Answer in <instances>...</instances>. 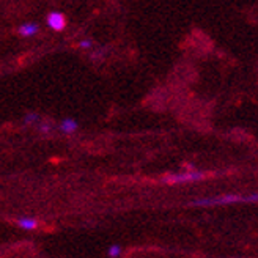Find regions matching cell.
Returning <instances> with one entry per match:
<instances>
[{"mask_svg": "<svg viewBox=\"0 0 258 258\" xmlns=\"http://www.w3.org/2000/svg\"><path fill=\"white\" fill-rule=\"evenodd\" d=\"M205 178L203 172H184V173H173L167 175L164 181L167 184H183V183H192V181H200Z\"/></svg>", "mask_w": 258, "mask_h": 258, "instance_id": "2", "label": "cell"}, {"mask_svg": "<svg viewBox=\"0 0 258 258\" xmlns=\"http://www.w3.org/2000/svg\"><path fill=\"white\" fill-rule=\"evenodd\" d=\"M92 46H93V43L90 41V40H82V41L79 43V47H81V49H90Z\"/></svg>", "mask_w": 258, "mask_h": 258, "instance_id": "9", "label": "cell"}, {"mask_svg": "<svg viewBox=\"0 0 258 258\" xmlns=\"http://www.w3.org/2000/svg\"><path fill=\"white\" fill-rule=\"evenodd\" d=\"M77 129H79V123H77L74 118L71 117H67V118H63L61 123H60V131L63 134H73L76 133Z\"/></svg>", "mask_w": 258, "mask_h": 258, "instance_id": "5", "label": "cell"}, {"mask_svg": "<svg viewBox=\"0 0 258 258\" xmlns=\"http://www.w3.org/2000/svg\"><path fill=\"white\" fill-rule=\"evenodd\" d=\"M109 256L110 258H117V256H120V253H121V247L120 246H117V244H113V246H110L109 247Z\"/></svg>", "mask_w": 258, "mask_h": 258, "instance_id": "7", "label": "cell"}, {"mask_svg": "<svg viewBox=\"0 0 258 258\" xmlns=\"http://www.w3.org/2000/svg\"><path fill=\"white\" fill-rule=\"evenodd\" d=\"M18 225L24 230H35L38 222L33 217H21V219H18Z\"/></svg>", "mask_w": 258, "mask_h": 258, "instance_id": "6", "label": "cell"}, {"mask_svg": "<svg viewBox=\"0 0 258 258\" xmlns=\"http://www.w3.org/2000/svg\"><path fill=\"white\" fill-rule=\"evenodd\" d=\"M38 118H40V115H36V113H29V115H25V117H24V123H25V124H32V123H36Z\"/></svg>", "mask_w": 258, "mask_h": 258, "instance_id": "8", "label": "cell"}, {"mask_svg": "<svg viewBox=\"0 0 258 258\" xmlns=\"http://www.w3.org/2000/svg\"><path fill=\"white\" fill-rule=\"evenodd\" d=\"M46 21H47V27H50L55 32L64 30V29H67V24H68L67 18H64V15H63V13H60V11H50L49 15H47Z\"/></svg>", "mask_w": 258, "mask_h": 258, "instance_id": "3", "label": "cell"}, {"mask_svg": "<svg viewBox=\"0 0 258 258\" xmlns=\"http://www.w3.org/2000/svg\"><path fill=\"white\" fill-rule=\"evenodd\" d=\"M41 131H43V133H49V131H50V124H49V123H44V124L41 126Z\"/></svg>", "mask_w": 258, "mask_h": 258, "instance_id": "10", "label": "cell"}, {"mask_svg": "<svg viewBox=\"0 0 258 258\" xmlns=\"http://www.w3.org/2000/svg\"><path fill=\"white\" fill-rule=\"evenodd\" d=\"M256 194H250V196H239V194H227V196L221 197H210V199H200L192 202L194 206H217V205H231V203H239V202H246V203H255L256 202Z\"/></svg>", "mask_w": 258, "mask_h": 258, "instance_id": "1", "label": "cell"}, {"mask_svg": "<svg viewBox=\"0 0 258 258\" xmlns=\"http://www.w3.org/2000/svg\"><path fill=\"white\" fill-rule=\"evenodd\" d=\"M38 30H40V27H38V24H35V22H25V24H22L21 27L18 29V33H19L22 38H30V36L36 35Z\"/></svg>", "mask_w": 258, "mask_h": 258, "instance_id": "4", "label": "cell"}]
</instances>
